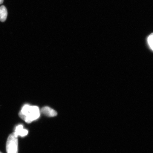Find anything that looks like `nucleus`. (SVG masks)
I'll use <instances>...</instances> for the list:
<instances>
[{
  "label": "nucleus",
  "mask_w": 153,
  "mask_h": 153,
  "mask_svg": "<svg viewBox=\"0 0 153 153\" xmlns=\"http://www.w3.org/2000/svg\"><path fill=\"white\" fill-rule=\"evenodd\" d=\"M40 111L37 106L25 105L23 106L19 116L22 119L28 123L38 119L40 116Z\"/></svg>",
  "instance_id": "nucleus-1"
},
{
  "label": "nucleus",
  "mask_w": 153,
  "mask_h": 153,
  "mask_svg": "<svg viewBox=\"0 0 153 153\" xmlns=\"http://www.w3.org/2000/svg\"><path fill=\"white\" fill-rule=\"evenodd\" d=\"M18 137L14 133L11 134L7 139L6 150L7 153H18Z\"/></svg>",
  "instance_id": "nucleus-2"
},
{
  "label": "nucleus",
  "mask_w": 153,
  "mask_h": 153,
  "mask_svg": "<svg viewBox=\"0 0 153 153\" xmlns=\"http://www.w3.org/2000/svg\"><path fill=\"white\" fill-rule=\"evenodd\" d=\"M41 111L42 114L50 117H53L57 115L56 111L48 106L43 107L41 109Z\"/></svg>",
  "instance_id": "nucleus-3"
},
{
  "label": "nucleus",
  "mask_w": 153,
  "mask_h": 153,
  "mask_svg": "<svg viewBox=\"0 0 153 153\" xmlns=\"http://www.w3.org/2000/svg\"><path fill=\"white\" fill-rule=\"evenodd\" d=\"M14 133L15 135L17 137H18V136H20L21 137H24L28 134V131L27 130L24 129L23 126L20 124L17 126L15 128Z\"/></svg>",
  "instance_id": "nucleus-4"
},
{
  "label": "nucleus",
  "mask_w": 153,
  "mask_h": 153,
  "mask_svg": "<svg viewBox=\"0 0 153 153\" xmlns=\"http://www.w3.org/2000/svg\"><path fill=\"white\" fill-rule=\"evenodd\" d=\"M7 15V11L6 7L4 5L0 7V21L4 22L6 20Z\"/></svg>",
  "instance_id": "nucleus-5"
},
{
  "label": "nucleus",
  "mask_w": 153,
  "mask_h": 153,
  "mask_svg": "<svg viewBox=\"0 0 153 153\" xmlns=\"http://www.w3.org/2000/svg\"><path fill=\"white\" fill-rule=\"evenodd\" d=\"M148 42L149 47L153 51V33L149 36L148 38Z\"/></svg>",
  "instance_id": "nucleus-6"
},
{
  "label": "nucleus",
  "mask_w": 153,
  "mask_h": 153,
  "mask_svg": "<svg viewBox=\"0 0 153 153\" xmlns=\"http://www.w3.org/2000/svg\"><path fill=\"white\" fill-rule=\"evenodd\" d=\"M4 0H0V4H2Z\"/></svg>",
  "instance_id": "nucleus-7"
},
{
  "label": "nucleus",
  "mask_w": 153,
  "mask_h": 153,
  "mask_svg": "<svg viewBox=\"0 0 153 153\" xmlns=\"http://www.w3.org/2000/svg\"><path fill=\"white\" fill-rule=\"evenodd\" d=\"M0 153H2L1 152H0Z\"/></svg>",
  "instance_id": "nucleus-8"
}]
</instances>
